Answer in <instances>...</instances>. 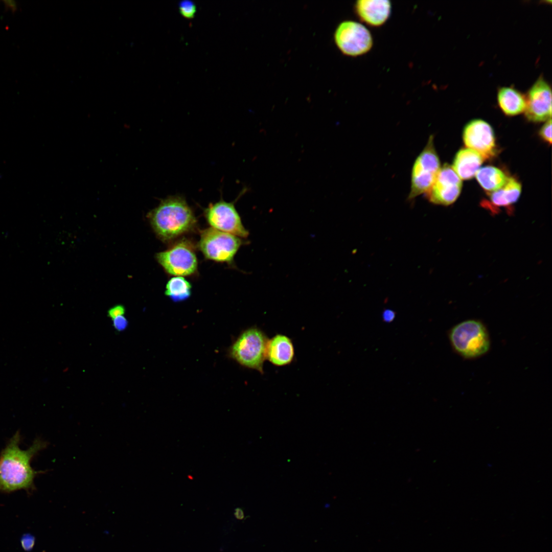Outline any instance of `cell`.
I'll return each mask as SVG.
<instances>
[{"mask_svg": "<svg viewBox=\"0 0 552 552\" xmlns=\"http://www.w3.org/2000/svg\"><path fill=\"white\" fill-rule=\"evenodd\" d=\"M20 434L17 431L10 439L0 454V492L10 493L20 490L29 491L35 486L34 479L38 474L33 469V458L48 445L40 438L36 439L27 449L19 447Z\"/></svg>", "mask_w": 552, "mask_h": 552, "instance_id": "obj_1", "label": "cell"}, {"mask_svg": "<svg viewBox=\"0 0 552 552\" xmlns=\"http://www.w3.org/2000/svg\"><path fill=\"white\" fill-rule=\"evenodd\" d=\"M147 217L156 236L166 243L194 231L197 226L193 210L180 195L169 196L161 200L148 213Z\"/></svg>", "mask_w": 552, "mask_h": 552, "instance_id": "obj_2", "label": "cell"}, {"mask_svg": "<svg viewBox=\"0 0 552 552\" xmlns=\"http://www.w3.org/2000/svg\"><path fill=\"white\" fill-rule=\"evenodd\" d=\"M448 336L454 351L465 358L482 356L490 347L486 328L477 320L469 319L456 324L450 330Z\"/></svg>", "mask_w": 552, "mask_h": 552, "instance_id": "obj_3", "label": "cell"}, {"mask_svg": "<svg viewBox=\"0 0 552 552\" xmlns=\"http://www.w3.org/2000/svg\"><path fill=\"white\" fill-rule=\"evenodd\" d=\"M268 337L260 329L244 331L229 349V356L241 365L263 373Z\"/></svg>", "mask_w": 552, "mask_h": 552, "instance_id": "obj_4", "label": "cell"}, {"mask_svg": "<svg viewBox=\"0 0 552 552\" xmlns=\"http://www.w3.org/2000/svg\"><path fill=\"white\" fill-rule=\"evenodd\" d=\"M155 259L168 274L191 276L198 270V261L193 243L187 239L174 242L167 249L158 252Z\"/></svg>", "mask_w": 552, "mask_h": 552, "instance_id": "obj_5", "label": "cell"}, {"mask_svg": "<svg viewBox=\"0 0 552 552\" xmlns=\"http://www.w3.org/2000/svg\"><path fill=\"white\" fill-rule=\"evenodd\" d=\"M441 168L440 159L430 135L427 144L416 159L411 170L409 200L426 194L431 188Z\"/></svg>", "mask_w": 552, "mask_h": 552, "instance_id": "obj_6", "label": "cell"}, {"mask_svg": "<svg viewBox=\"0 0 552 552\" xmlns=\"http://www.w3.org/2000/svg\"><path fill=\"white\" fill-rule=\"evenodd\" d=\"M242 243L238 237L210 227L201 231L198 247L206 259L231 264Z\"/></svg>", "mask_w": 552, "mask_h": 552, "instance_id": "obj_7", "label": "cell"}, {"mask_svg": "<svg viewBox=\"0 0 552 552\" xmlns=\"http://www.w3.org/2000/svg\"><path fill=\"white\" fill-rule=\"evenodd\" d=\"M334 40L340 52L349 57L366 54L373 45L369 30L362 24L351 20L343 21L337 26Z\"/></svg>", "mask_w": 552, "mask_h": 552, "instance_id": "obj_8", "label": "cell"}, {"mask_svg": "<svg viewBox=\"0 0 552 552\" xmlns=\"http://www.w3.org/2000/svg\"><path fill=\"white\" fill-rule=\"evenodd\" d=\"M203 213L208 224L214 229L239 238H246L249 235L242 224L234 202H229L221 199L210 203Z\"/></svg>", "mask_w": 552, "mask_h": 552, "instance_id": "obj_9", "label": "cell"}, {"mask_svg": "<svg viewBox=\"0 0 552 552\" xmlns=\"http://www.w3.org/2000/svg\"><path fill=\"white\" fill-rule=\"evenodd\" d=\"M462 188V179L452 166L445 164L441 167L426 197L433 204L449 205L458 197Z\"/></svg>", "mask_w": 552, "mask_h": 552, "instance_id": "obj_10", "label": "cell"}, {"mask_svg": "<svg viewBox=\"0 0 552 552\" xmlns=\"http://www.w3.org/2000/svg\"><path fill=\"white\" fill-rule=\"evenodd\" d=\"M524 110L530 121H546L551 117V91L547 81L540 76L528 89Z\"/></svg>", "mask_w": 552, "mask_h": 552, "instance_id": "obj_11", "label": "cell"}, {"mask_svg": "<svg viewBox=\"0 0 552 552\" xmlns=\"http://www.w3.org/2000/svg\"><path fill=\"white\" fill-rule=\"evenodd\" d=\"M463 139L466 146L479 154L484 159H489L496 152L495 139L491 125L481 119H475L469 122L463 132Z\"/></svg>", "mask_w": 552, "mask_h": 552, "instance_id": "obj_12", "label": "cell"}, {"mask_svg": "<svg viewBox=\"0 0 552 552\" xmlns=\"http://www.w3.org/2000/svg\"><path fill=\"white\" fill-rule=\"evenodd\" d=\"M354 10L360 21L370 26L379 27L388 19L392 4L388 0H359L355 2Z\"/></svg>", "mask_w": 552, "mask_h": 552, "instance_id": "obj_13", "label": "cell"}, {"mask_svg": "<svg viewBox=\"0 0 552 552\" xmlns=\"http://www.w3.org/2000/svg\"><path fill=\"white\" fill-rule=\"evenodd\" d=\"M294 357V349L291 339L283 334H277L268 339L266 359L272 364L282 366L291 363Z\"/></svg>", "mask_w": 552, "mask_h": 552, "instance_id": "obj_14", "label": "cell"}, {"mask_svg": "<svg viewBox=\"0 0 552 552\" xmlns=\"http://www.w3.org/2000/svg\"><path fill=\"white\" fill-rule=\"evenodd\" d=\"M521 185L515 178L508 177L506 183L499 189L489 193V201L484 205L489 206L491 211L500 208H508L516 203L521 193Z\"/></svg>", "mask_w": 552, "mask_h": 552, "instance_id": "obj_15", "label": "cell"}, {"mask_svg": "<svg viewBox=\"0 0 552 552\" xmlns=\"http://www.w3.org/2000/svg\"><path fill=\"white\" fill-rule=\"evenodd\" d=\"M484 160L476 152L464 148L456 154L452 167L461 179L468 180L475 175Z\"/></svg>", "mask_w": 552, "mask_h": 552, "instance_id": "obj_16", "label": "cell"}, {"mask_svg": "<svg viewBox=\"0 0 552 552\" xmlns=\"http://www.w3.org/2000/svg\"><path fill=\"white\" fill-rule=\"evenodd\" d=\"M497 99L500 108L507 116H515L524 112L525 95L513 86L499 87Z\"/></svg>", "mask_w": 552, "mask_h": 552, "instance_id": "obj_17", "label": "cell"}, {"mask_svg": "<svg viewBox=\"0 0 552 552\" xmlns=\"http://www.w3.org/2000/svg\"><path fill=\"white\" fill-rule=\"evenodd\" d=\"M475 176L481 187L489 193L501 188L508 178L500 169L490 166L480 168Z\"/></svg>", "mask_w": 552, "mask_h": 552, "instance_id": "obj_18", "label": "cell"}, {"mask_svg": "<svg viewBox=\"0 0 552 552\" xmlns=\"http://www.w3.org/2000/svg\"><path fill=\"white\" fill-rule=\"evenodd\" d=\"M192 285L183 277L174 276L170 279L165 287V294L174 302L184 301L191 295Z\"/></svg>", "mask_w": 552, "mask_h": 552, "instance_id": "obj_19", "label": "cell"}, {"mask_svg": "<svg viewBox=\"0 0 552 552\" xmlns=\"http://www.w3.org/2000/svg\"><path fill=\"white\" fill-rule=\"evenodd\" d=\"M196 6L190 0H183L179 2V9L180 13L187 18L192 17L196 12Z\"/></svg>", "mask_w": 552, "mask_h": 552, "instance_id": "obj_20", "label": "cell"}, {"mask_svg": "<svg viewBox=\"0 0 552 552\" xmlns=\"http://www.w3.org/2000/svg\"><path fill=\"white\" fill-rule=\"evenodd\" d=\"M540 136L546 142L551 143V120L546 121L540 130Z\"/></svg>", "mask_w": 552, "mask_h": 552, "instance_id": "obj_21", "label": "cell"}, {"mask_svg": "<svg viewBox=\"0 0 552 552\" xmlns=\"http://www.w3.org/2000/svg\"><path fill=\"white\" fill-rule=\"evenodd\" d=\"M20 541L22 548L26 551H29L34 545L35 538L32 535L26 534L22 536Z\"/></svg>", "mask_w": 552, "mask_h": 552, "instance_id": "obj_22", "label": "cell"}, {"mask_svg": "<svg viewBox=\"0 0 552 552\" xmlns=\"http://www.w3.org/2000/svg\"><path fill=\"white\" fill-rule=\"evenodd\" d=\"M112 320L114 328L119 331L125 330L128 326V320L124 315L117 316Z\"/></svg>", "mask_w": 552, "mask_h": 552, "instance_id": "obj_23", "label": "cell"}, {"mask_svg": "<svg viewBox=\"0 0 552 552\" xmlns=\"http://www.w3.org/2000/svg\"><path fill=\"white\" fill-rule=\"evenodd\" d=\"M125 313V308L124 306L122 305H117L109 309L108 311V315L113 319L117 316L124 315Z\"/></svg>", "mask_w": 552, "mask_h": 552, "instance_id": "obj_24", "label": "cell"}, {"mask_svg": "<svg viewBox=\"0 0 552 552\" xmlns=\"http://www.w3.org/2000/svg\"><path fill=\"white\" fill-rule=\"evenodd\" d=\"M396 317V312L390 309H385L382 313L383 321L386 323H390Z\"/></svg>", "mask_w": 552, "mask_h": 552, "instance_id": "obj_25", "label": "cell"}, {"mask_svg": "<svg viewBox=\"0 0 552 552\" xmlns=\"http://www.w3.org/2000/svg\"><path fill=\"white\" fill-rule=\"evenodd\" d=\"M234 514L235 517L238 520H242L244 518L243 511L240 508H236Z\"/></svg>", "mask_w": 552, "mask_h": 552, "instance_id": "obj_26", "label": "cell"}, {"mask_svg": "<svg viewBox=\"0 0 552 552\" xmlns=\"http://www.w3.org/2000/svg\"><path fill=\"white\" fill-rule=\"evenodd\" d=\"M188 478L191 479H193V477L191 476L190 475H188Z\"/></svg>", "mask_w": 552, "mask_h": 552, "instance_id": "obj_27", "label": "cell"}]
</instances>
